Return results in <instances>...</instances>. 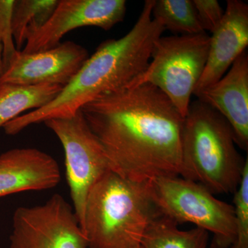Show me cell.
<instances>
[{"instance_id": "obj_13", "label": "cell", "mask_w": 248, "mask_h": 248, "mask_svg": "<svg viewBox=\"0 0 248 248\" xmlns=\"http://www.w3.org/2000/svg\"><path fill=\"white\" fill-rule=\"evenodd\" d=\"M60 179L58 162L40 150L14 148L0 155V197L53 188Z\"/></svg>"}, {"instance_id": "obj_6", "label": "cell", "mask_w": 248, "mask_h": 248, "mask_svg": "<svg viewBox=\"0 0 248 248\" xmlns=\"http://www.w3.org/2000/svg\"><path fill=\"white\" fill-rule=\"evenodd\" d=\"M161 216L179 226L190 223L213 233L217 248H229L236 238L234 206L218 200L204 186L180 176L155 178L148 182Z\"/></svg>"}, {"instance_id": "obj_17", "label": "cell", "mask_w": 248, "mask_h": 248, "mask_svg": "<svg viewBox=\"0 0 248 248\" xmlns=\"http://www.w3.org/2000/svg\"><path fill=\"white\" fill-rule=\"evenodd\" d=\"M152 16L174 33L195 35L204 32L192 0H155Z\"/></svg>"}, {"instance_id": "obj_21", "label": "cell", "mask_w": 248, "mask_h": 248, "mask_svg": "<svg viewBox=\"0 0 248 248\" xmlns=\"http://www.w3.org/2000/svg\"><path fill=\"white\" fill-rule=\"evenodd\" d=\"M3 48L1 45V41H0V77L3 73V60H2Z\"/></svg>"}, {"instance_id": "obj_1", "label": "cell", "mask_w": 248, "mask_h": 248, "mask_svg": "<svg viewBox=\"0 0 248 248\" xmlns=\"http://www.w3.org/2000/svg\"><path fill=\"white\" fill-rule=\"evenodd\" d=\"M111 171L138 182L182 176L184 117L149 84L103 94L80 109Z\"/></svg>"}, {"instance_id": "obj_8", "label": "cell", "mask_w": 248, "mask_h": 248, "mask_svg": "<svg viewBox=\"0 0 248 248\" xmlns=\"http://www.w3.org/2000/svg\"><path fill=\"white\" fill-rule=\"evenodd\" d=\"M10 248L90 247L73 207L55 194L42 205L15 211Z\"/></svg>"}, {"instance_id": "obj_3", "label": "cell", "mask_w": 248, "mask_h": 248, "mask_svg": "<svg viewBox=\"0 0 248 248\" xmlns=\"http://www.w3.org/2000/svg\"><path fill=\"white\" fill-rule=\"evenodd\" d=\"M161 216L148 182L109 171L88 196L81 229L90 248H138L147 228Z\"/></svg>"}, {"instance_id": "obj_10", "label": "cell", "mask_w": 248, "mask_h": 248, "mask_svg": "<svg viewBox=\"0 0 248 248\" xmlns=\"http://www.w3.org/2000/svg\"><path fill=\"white\" fill-rule=\"evenodd\" d=\"M89 58L84 46L71 41L35 53L17 51L0 77V84H55L64 87Z\"/></svg>"}, {"instance_id": "obj_7", "label": "cell", "mask_w": 248, "mask_h": 248, "mask_svg": "<svg viewBox=\"0 0 248 248\" xmlns=\"http://www.w3.org/2000/svg\"><path fill=\"white\" fill-rule=\"evenodd\" d=\"M44 124L58 137L64 150L73 210L82 228L88 196L98 181L111 171L108 159L81 111L73 117L53 119Z\"/></svg>"}, {"instance_id": "obj_14", "label": "cell", "mask_w": 248, "mask_h": 248, "mask_svg": "<svg viewBox=\"0 0 248 248\" xmlns=\"http://www.w3.org/2000/svg\"><path fill=\"white\" fill-rule=\"evenodd\" d=\"M61 85L0 84V128L25 111L45 107L61 92Z\"/></svg>"}, {"instance_id": "obj_5", "label": "cell", "mask_w": 248, "mask_h": 248, "mask_svg": "<svg viewBox=\"0 0 248 248\" xmlns=\"http://www.w3.org/2000/svg\"><path fill=\"white\" fill-rule=\"evenodd\" d=\"M209 45L206 32L161 36L155 42L146 69L125 87L149 84L157 88L185 117L205 69Z\"/></svg>"}, {"instance_id": "obj_19", "label": "cell", "mask_w": 248, "mask_h": 248, "mask_svg": "<svg viewBox=\"0 0 248 248\" xmlns=\"http://www.w3.org/2000/svg\"><path fill=\"white\" fill-rule=\"evenodd\" d=\"M15 0H0V41L2 45L3 72L18 50L13 36L12 16Z\"/></svg>"}, {"instance_id": "obj_15", "label": "cell", "mask_w": 248, "mask_h": 248, "mask_svg": "<svg viewBox=\"0 0 248 248\" xmlns=\"http://www.w3.org/2000/svg\"><path fill=\"white\" fill-rule=\"evenodd\" d=\"M209 232L200 228L181 231L175 222L161 216L152 222L141 241L142 248H208Z\"/></svg>"}, {"instance_id": "obj_16", "label": "cell", "mask_w": 248, "mask_h": 248, "mask_svg": "<svg viewBox=\"0 0 248 248\" xmlns=\"http://www.w3.org/2000/svg\"><path fill=\"white\" fill-rule=\"evenodd\" d=\"M58 0H15L12 16V31L18 51L52 16Z\"/></svg>"}, {"instance_id": "obj_20", "label": "cell", "mask_w": 248, "mask_h": 248, "mask_svg": "<svg viewBox=\"0 0 248 248\" xmlns=\"http://www.w3.org/2000/svg\"><path fill=\"white\" fill-rule=\"evenodd\" d=\"M204 32H213L221 22L225 11L217 0H192Z\"/></svg>"}, {"instance_id": "obj_22", "label": "cell", "mask_w": 248, "mask_h": 248, "mask_svg": "<svg viewBox=\"0 0 248 248\" xmlns=\"http://www.w3.org/2000/svg\"><path fill=\"white\" fill-rule=\"evenodd\" d=\"M208 248H217V247L215 243H214L213 241H212L211 244H210V247Z\"/></svg>"}, {"instance_id": "obj_11", "label": "cell", "mask_w": 248, "mask_h": 248, "mask_svg": "<svg viewBox=\"0 0 248 248\" xmlns=\"http://www.w3.org/2000/svg\"><path fill=\"white\" fill-rule=\"evenodd\" d=\"M248 45V5L228 0L219 26L210 36L208 60L194 95L217 82Z\"/></svg>"}, {"instance_id": "obj_23", "label": "cell", "mask_w": 248, "mask_h": 248, "mask_svg": "<svg viewBox=\"0 0 248 248\" xmlns=\"http://www.w3.org/2000/svg\"><path fill=\"white\" fill-rule=\"evenodd\" d=\"M138 248H142L141 247V246H140V247H138Z\"/></svg>"}, {"instance_id": "obj_9", "label": "cell", "mask_w": 248, "mask_h": 248, "mask_svg": "<svg viewBox=\"0 0 248 248\" xmlns=\"http://www.w3.org/2000/svg\"><path fill=\"white\" fill-rule=\"evenodd\" d=\"M125 12V0H60L45 25L28 39L22 52L53 48L61 43L63 36L78 28L109 31L124 20Z\"/></svg>"}, {"instance_id": "obj_2", "label": "cell", "mask_w": 248, "mask_h": 248, "mask_svg": "<svg viewBox=\"0 0 248 248\" xmlns=\"http://www.w3.org/2000/svg\"><path fill=\"white\" fill-rule=\"evenodd\" d=\"M155 0H146L136 23L123 37L102 42L69 83L45 107L16 117L4 125L17 135L34 124L76 115L84 105L105 93L128 86L146 69L155 42L166 29L152 16Z\"/></svg>"}, {"instance_id": "obj_18", "label": "cell", "mask_w": 248, "mask_h": 248, "mask_svg": "<svg viewBox=\"0 0 248 248\" xmlns=\"http://www.w3.org/2000/svg\"><path fill=\"white\" fill-rule=\"evenodd\" d=\"M236 238L231 248H248V160L246 161L242 179L234 192Z\"/></svg>"}, {"instance_id": "obj_12", "label": "cell", "mask_w": 248, "mask_h": 248, "mask_svg": "<svg viewBox=\"0 0 248 248\" xmlns=\"http://www.w3.org/2000/svg\"><path fill=\"white\" fill-rule=\"evenodd\" d=\"M221 114L234 132L236 144L248 148V55L244 51L221 79L195 94Z\"/></svg>"}, {"instance_id": "obj_4", "label": "cell", "mask_w": 248, "mask_h": 248, "mask_svg": "<svg viewBox=\"0 0 248 248\" xmlns=\"http://www.w3.org/2000/svg\"><path fill=\"white\" fill-rule=\"evenodd\" d=\"M236 145L232 128L221 114L199 99L191 102L183 128L181 177L213 195L234 193L248 159Z\"/></svg>"}]
</instances>
